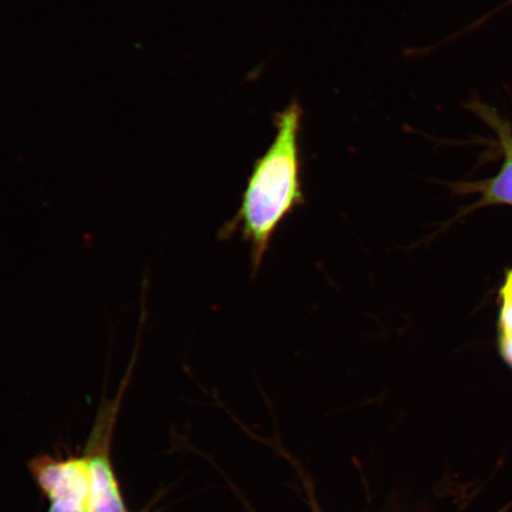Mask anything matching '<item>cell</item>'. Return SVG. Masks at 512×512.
<instances>
[{
  "instance_id": "6da1fadb",
  "label": "cell",
  "mask_w": 512,
  "mask_h": 512,
  "mask_svg": "<svg viewBox=\"0 0 512 512\" xmlns=\"http://www.w3.org/2000/svg\"><path fill=\"white\" fill-rule=\"evenodd\" d=\"M303 110L296 100L275 113V137L255 160L240 208L221 230V238L239 234L251 247L253 273L259 272L271 241L288 216L305 203L299 136Z\"/></svg>"
},
{
  "instance_id": "277c9868",
  "label": "cell",
  "mask_w": 512,
  "mask_h": 512,
  "mask_svg": "<svg viewBox=\"0 0 512 512\" xmlns=\"http://www.w3.org/2000/svg\"><path fill=\"white\" fill-rule=\"evenodd\" d=\"M486 123L494 128L497 133L499 144L502 146L504 153V160L501 170L498 174L489 179L488 182L480 184L477 191L482 194V201L480 203L484 206H491V204H505V206H512V133L508 123L498 117L497 113L486 111L482 108V112Z\"/></svg>"
},
{
  "instance_id": "8992f818",
  "label": "cell",
  "mask_w": 512,
  "mask_h": 512,
  "mask_svg": "<svg viewBox=\"0 0 512 512\" xmlns=\"http://www.w3.org/2000/svg\"><path fill=\"white\" fill-rule=\"evenodd\" d=\"M499 351L504 362L512 368V336H499Z\"/></svg>"
},
{
  "instance_id": "5b68a950",
  "label": "cell",
  "mask_w": 512,
  "mask_h": 512,
  "mask_svg": "<svg viewBox=\"0 0 512 512\" xmlns=\"http://www.w3.org/2000/svg\"><path fill=\"white\" fill-rule=\"evenodd\" d=\"M502 307L499 313V336H512V270L505 277L501 288Z\"/></svg>"
},
{
  "instance_id": "7a4b0ae2",
  "label": "cell",
  "mask_w": 512,
  "mask_h": 512,
  "mask_svg": "<svg viewBox=\"0 0 512 512\" xmlns=\"http://www.w3.org/2000/svg\"><path fill=\"white\" fill-rule=\"evenodd\" d=\"M120 388L118 398L100 408L98 418L89 435L85 456L89 471L88 512H131L127 509L123 491L115 475L111 448L115 421L125 392Z\"/></svg>"
},
{
  "instance_id": "3957f363",
  "label": "cell",
  "mask_w": 512,
  "mask_h": 512,
  "mask_svg": "<svg viewBox=\"0 0 512 512\" xmlns=\"http://www.w3.org/2000/svg\"><path fill=\"white\" fill-rule=\"evenodd\" d=\"M29 472L48 501L57 498L89 497V471L85 454L81 457L56 459L40 456L31 459Z\"/></svg>"
}]
</instances>
